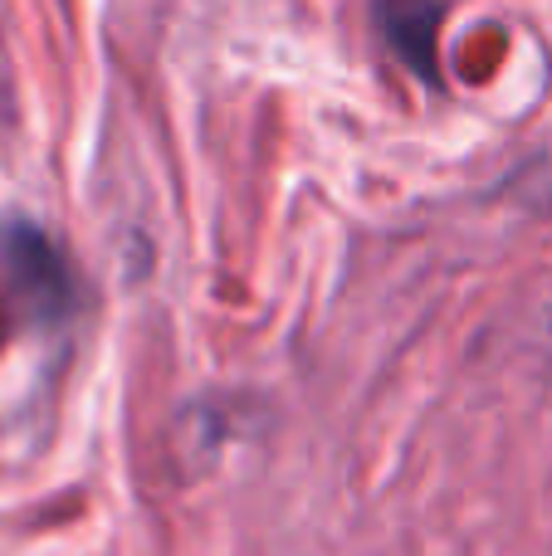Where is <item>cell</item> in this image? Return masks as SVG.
Segmentation results:
<instances>
[{
    "label": "cell",
    "instance_id": "1",
    "mask_svg": "<svg viewBox=\"0 0 552 556\" xmlns=\"http://www.w3.org/2000/svg\"><path fill=\"white\" fill-rule=\"evenodd\" d=\"M0 250H5V269L15 274V283L25 288V298H29L35 307L54 313V307L68 303L64 260H59L54 244H49L39 230H29V225H15V230H5Z\"/></svg>",
    "mask_w": 552,
    "mask_h": 556
},
{
    "label": "cell",
    "instance_id": "3",
    "mask_svg": "<svg viewBox=\"0 0 552 556\" xmlns=\"http://www.w3.org/2000/svg\"><path fill=\"white\" fill-rule=\"evenodd\" d=\"M548 337H552V313H548Z\"/></svg>",
    "mask_w": 552,
    "mask_h": 556
},
{
    "label": "cell",
    "instance_id": "2",
    "mask_svg": "<svg viewBox=\"0 0 552 556\" xmlns=\"http://www.w3.org/2000/svg\"><path fill=\"white\" fill-rule=\"evenodd\" d=\"M377 25L397 59L421 78H436V35H440V0H377Z\"/></svg>",
    "mask_w": 552,
    "mask_h": 556
}]
</instances>
